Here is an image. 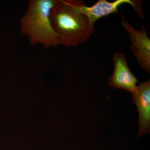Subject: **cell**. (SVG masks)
I'll return each mask as SVG.
<instances>
[{"instance_id":"obj_1","label":"cell","mask_w":150,"mask_h":150,"mask_svg":"<svg viewBox=\"0 0 150 150\" xmlns=\"http://www.w3.org/2000/svg\"><path fill=\"white\" fill-rule=\"evenodd\" d=\"M50 20L60 45L67 47L84 43L96 30L94 24L76 9L73 0H55Z\"/></svg>"},{"instance_id":"obj_2","label":"cell","mask_w":150,"mask_h":150,"mask_svg":"<svg viewBox=\"0 0 150 150\" xmlns=\"http://www.w3.org/2000/svg\"><path fill=\"white\" fill-rule=\"evenodd\" d=\"M55 0H30L20 21V32L31 45L45 48L60 45L50 20V13Z\"/></svg>"},{"instance_id":"obj_3","label":"cell","mask_w":150,"mask_h":150,"mask_svg":"<svg viewBox=\"0 0 150 150\" xmlns=\"http://www.w3.org/2000/svg\"><path fill=\"white\" fill-rule=\"evenodd\" d=\"M73 3L76 9L84 14L90 22L93 24L101 18L118 12L119 7L124 4H129L132 6L142 18H144L145 16L142 2L139 1L116 0L109 2L106 0H99L91 6H87L83 1L79 0H73Z\"/></svg>"},{"instance_id":"obj_4","label":"cell","mask_w":150,"mask_h":150,"mask_svg":"<svg viewBox=\"0 0 150 150\" xmlns=\"http://www.w3.org/2000/svg\"><path fill=\"white\" fill-rule=\"evenodd\" d=\"M121 25L127 31L132 44L129 50L136 58L139 65L146 72H150V39L147 28L143 27L138 30L132 26L123 16L121 15Z\"/></svg>"},{"instance_id":"obj_5","label":"cell","mask_w":150,"mask_h":150,"mask_svg":"<svg viewBox=\"0 0 150 150\" xmlns=\"http://www.w3.org/2000/svg\"><path fill=\"white\" fill-rule=\"evenodd\" d=\"M114 71L108 80V86L132 93L137 88V78L131 72L125 56L121 52L114 53L112 58Z\"/></svg>"},{"instance_id":"obj_6","label":"cell","mask_w":150,"mask_h":150,"mask_svg":"<svg viewBox=\"0 0 150 150\" xmlns=\"http://www.w3.org/2000/svg\"><path fill=\"white\" fill-rule=\"evenodd\" d=\"M131 98L136 104L139 112V125L138 137L150 133V80L141 83L131 93Z\"/></svg>"}]
</instances>
